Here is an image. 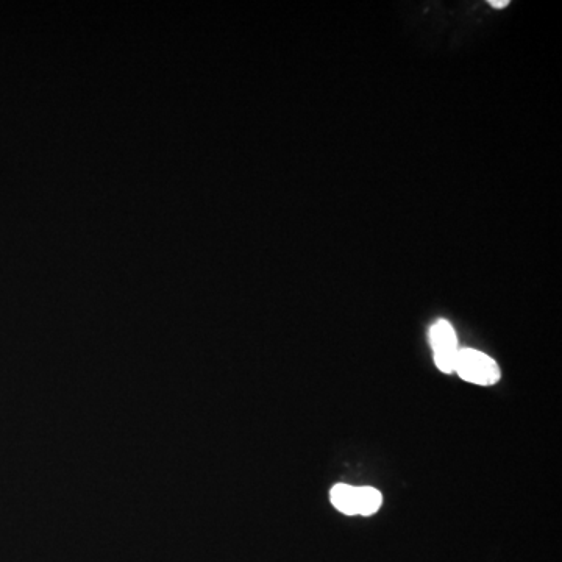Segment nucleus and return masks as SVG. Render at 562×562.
<instances>
[{
	"label": "nucleus",
	"mask_w": 562,
	"mask_h": 562,
	"mask_svg": "<svg viewBox=\"0 0 562 562\" xmlns=\"http://www.w3.org/2000/svg\"><path fill=\"white\" fill-rule=\"evenodd\" d=\"M330 500L339 513L347 516H372L380 509L383 495L374 488H355L341 483L331 489Z\"/></svg>",
	"instance_id": "obj_1"
},
{
	"label": "nucleus",
	"mask_w": 562,
	"mask_h": 562,
	"mask_svg": "<svg viewBox=\"0 0 562 562\" xmlns=\"http://www.w3.org/2000/svg\"><path fill=\"white\" fill-rule=\"evenodd\" d=\"M455 372H458L459 377L463 380L474 383V385L491 386L500 380L498 364L478 350H459Z\"/></svg>",
	"instance_id": "obj_2"
},
{
	"label": "nucleus",
	"mask_w": 562,
	"mask_h": 562,
	"mask_svg": "<svg viewBox=\"0 0 562 562\" xmlns=\"http://www.w3.org/2000/svg\"><path fill=\"white\" fill-rule=\"evenodd\" d=\"M430 342L433 347L434 361L444 374L455 372L458 358V338L455 330L447 321H438L430 328Z\"/></svg>",
	"instance_id": "obj_3"
},
{
	"label": "nucleus",
	"mask_w": 562,
	"mask_h": 562,
	"mask_svg": "<svg viewBox=\"0 0 562 562\" xmlns=\"http://www.w3.org/2000/svg\"><path fill=\"white\" fill-rule=\"evenodd\" d=\"M508 0H500V2H497V0H492L491 5L492 7L495 8H503V7H508Z\"/></svg>",
	"instance_id": "obj_4"
}]
</instances>
